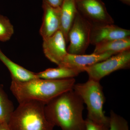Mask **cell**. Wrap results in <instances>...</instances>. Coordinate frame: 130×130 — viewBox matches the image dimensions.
Wrapping results in <instances>:
<instances>
[{
	"instance_id": "11",
	"label": "cell",
	"mask_w": 130,
	"mask_h": 130,
	"mask_svg": "<svg viewBox=\"0 0 130 130\" xmlns=\"http://www.w3.org/2000/svg\"><path fill=\"white\" fill-rule=\"evenodd\" d=\"M112 53L90 55H74L67 54L60 64L58 66L63 67L74 69H81L105 60L110 56L115 55Z\"/></svg>"
},
{
	"instance_id": "4",
	"label": "cell",
	"mask_w": 130,
	"mask_h": 130,
	"mask_svg": "<svg viewBox=\"0 0 130 130\" xmlns=\"http://www.w3.org/2000/svg\"><path fill=\"white\" fill-rule=\"evenodd\" d=\"M73 90L87 107V118L101 124L109 126V117L105 115L103 106L106 98L100 81L88 79L85 83L75 84Z\"/></svg>"
},
{
	"instance_id": "6",
	"label": "cell",
	"mask_w": 130,
	"mask_h": 130,
	"mask_svg": "<svg viewBox=\"0 0 130 130\" xmlns=\"http://www.w3.org/2000/svg\"><path fill=\"white\" fill-rule=\"evenodd\" d=\"M130 67V50L110 56L84 68L89 79L100 81L105 76L118 70H126Z\"/></svg>"
},
{
	"instance_id": "14",
	"label": "cell",
	"mask_w": 130,
	"mask_h": 130,
	"mask_svg": "<svg viewBox=\"0 0 130 130\" xmlns=\"http://www.w3.org/2000/svg\"><path fill=\"white\" fill-rule=\"evenodd\" d=\"M84 72L81 69L59 67L56 68L47 69L43 71L36 73L37 77L42 79L59 80L74 78Z\"/></svg>"
},
{
	"instance_id": "3",
	"label": "cell",
	"mask_w": 130,
	"mask_h": 130,
	"mask_svg": "<svg viewBox=\"0 0 130 130\" xmlns=\"http://www.w3.org/2000/svg\"><path fill=\"white\" fill-rule=\"evenodd\" d=\"M45 105L29 101L19 103L8 124L10 130H53L54 126L47 119Z\"/></svg>"
},
{
	"instance_id": "17",
	"label": "cell",
	"mask_w": 130,
	"mask_h": 130,
	"mask_svg": "<svg viewBox=\"0 0 130 130\" xmlns=\"http://www.w3.org/2000/svg\"><path fill=\"white\" fill-rule=\"evenodd\" d=\"M14 32L13 26L8 18L0 14V41H9Z\"/></svg>"
},
{
	"instance_id": "13",
	"label": "cell",
	"mask_w": 130,
	"mask_h": 130,
	"mask_svg": "<svg viewBox=\"0 0 130 130\" xmlns=\"http://www.w3.org/2000/svg\"><path fill=\"white\" fill-rule=\"evenodd\" d=\"M0 60L9 70L12 79L19 82H26L38 78L36 73L30 71L14 63L3 53L1 48Z\"/></svg>"
},
{
	"instance_id": "15",
	"label": "cell",
	"mask_w": 130,
	"mask_h": 130,
	"mask_svg": "<svg viewBox=\"0 0 130 130\" xmlns=\"http://www.w3.org/2000/svg\"><path fill=\"white\" fill-rule=\"evenodd\" d=\"M95 46L93 53H112L116 54L130 50V37L103 42Z\"/></svg>"
},
{
	"instance_id": "19",
	"label": "cell",
	"mask_w": 130,
	"mask_h": 130,
	"mask_svg": "<svg viewBox=\"0 0 130 130\" xmlns=\"http://www.w3.org/2000/svg\"><path fill=\"white\" fill-rule=\"evenodd\" d=\"M85 120V130H108L109 126L95 123L87 118Z\"/></svg>"
},
{
	"instance_id": "8",
	"label": "cell",
	"mask_w": 130,
	"mask_h": 130,
	"mask_svg": "<svg viewBox=\"0 0 130 130\" xmlns=\"http://www.w3.org/2000/svg\"><path fill=\"white\" fill-rule=\"evenodd\" d=\"M129 37V30L120 28L113 24H92L90 44L96 45L103 42Z\"/></svg>"
},
{
	"instance_id": "2",
	"label": "cell",
	"mask_w": 130,
	"mask_h": 130,
	"mask_svg": "<svg viewBox=\"0 0 130 130\" xmlns=\"http://www.w3.org/2000/svg\"><path fill=\"white\" fill-rule=\"evenodd\" d=\"M74 78L51 80L37 78L26 82L12 79L10 90L19 103L35 101L46 105L60 95L73 89Z\"/></svg>"
},
{
	"instance_id": "7",
	"label": "cell",
	"mask_w": 130,
	"mask_h": 130,
	"mask_svg": "<svg viewBox=\"0 0 130 130\" xmlns=\"http://www.w3.org/2000/svg\"><path fill=\"white\" fill-rule=\"evenodd\" d=\"M78 11L92 24H113L102 0H75Z\"/></svg>"
},
{
	"instance_id": "18",
	"label": "cell",
	"mask_w": 130,
	"mask_h": 130,
	"mask_svg": "<svg viewBox=\"0 0 130 130\" xmlns=\"http://www.w3.org/2000/svg\"><path fill=\"white\" fill-rule=\"evenodd\" d=\"M109 118L108 130H129L127 120L113 110L110 111Z\"/></svg>"
},
{
	"instance_id": "21",
	"label": "cell",
	"mask_w": 130,
	"mask_h": 130,
	"mask_svg": "<svg viewBox=\"0 0 130 130\" xmlns=\"http://www.w3.org/2000/svg\"><path fill=\"white\" fill-rule=\"evenodd\" d=\"M0 130H10L8 123H0Z\"/></svg>"
},
{
	"instance_id": "20",
	"label": "cell",
	"mask_w": 130,
	"mask_h": 130,
	"mask_svg": "<svg viewBox=\"0 0 130 130\" xmlns=\"http://www.w3.org/2000/svg\"><path fill=\"white\" fill-rule=\"evenodd\" d=\"M63 1V0H43L50 6L53 7H60Z\"/></svg>"
},
{
	"instance_id": "9",
	"label": "cell",
	"mask_w": 130,
	"mask_h": 130,
	"mask_svg": "<svg viewBox=\"0 0 130 130\" xmlns=\"http://www.w3.org/2000/svg\"><path fill=\"white\" fill-rule=\"evenodd\" d=\"M43 40L44 55L49 60L59 66L68 54L67 42L63 33L60 30L58 31L53 36Z\"/></svg>"
},
{
	"instance_id": "16",
	"label": "cell",
	"mask_w": 130,
	"mask_h": 130,
	"mask_svg": "<svg viewBox=\"0 0 130 130\" xmlns=\"http://www.w3.org/2000/svg\"><path fill=\"white\" fill-rule=\"evenodd\" d=\"M14 110L12 103L0 86V123H8Z\"/></svg>"
},
{
	"instance_id": "22",
	"label": "cell",
	"mask_w": 130,
	"mask_h": 130,
	"mask_svg": "<svg viewBox=\"0 0 130 130\" xmlns=\"http://www.w3.org/2000/svg\"><path fill=\"white\" fill-rule=\"evenodd\" d=\"M125 4L128 5H130V0H120Z\"/></svg>"
},
{
	"instance_id": "12",
	"label": "cell",
	"mask_w": 130,
	"mask_h": 130,
	"mask_svg": "<svg viewBox=\"0 0 130 130\" xmlns=\"http://www.w3.org/2000/svg\"><path fill=\"white\" fill-rule=\"evenodd\" d=\"M60 30L63 33L67 43L68 34L78 12L75 0H63L60 7Z\"/></svg>"
},
{
	"instance_id": "1",
	"label": "cell",
	"mask_w": 130,
	"mask_h": 130,
	"mask_svg": "<svg viewBox=\"0 0 130 130\" xmlns=\"http://www.w3.org/2000/svg\"><path fill=\"white\" fill-rule=\"evenodd\" d=\"M84 104L80 96L72 89L45 105L44 114L50 123L61 130H85Z\"/></svg>"
},
{
	"instance_id": "5",
	"label": "cell",
	"mask_w": 130,
	"mask_h": 130,
	"mask_svg": "<svg viewBox=\"0 0 130 130\" xmlns=\"http://www.w3.org/2000/svg\"><path fill=\"white\" fill-rule=\"evenodd\" d=\"M92 23L78 11L68 34L70 44L68 53L72 54H84L90 44Z\"/></svg>"
},
{
	"instance_id": "10",
	"label": "cell",
	"mask_w": 130,
	"mask_h": 130,
	"mask_svg": "<svg viewBox=\"0 0 130 130\" xmlns=\"http://www.w3.org/2000/svg\"><path fill=\"white\" fill-rule=\"evenodd\" d=\"M60 7H53L43 2V15L40 30L43 40L50 37L60 30Z\"/></svg>"
}]
</instances>
